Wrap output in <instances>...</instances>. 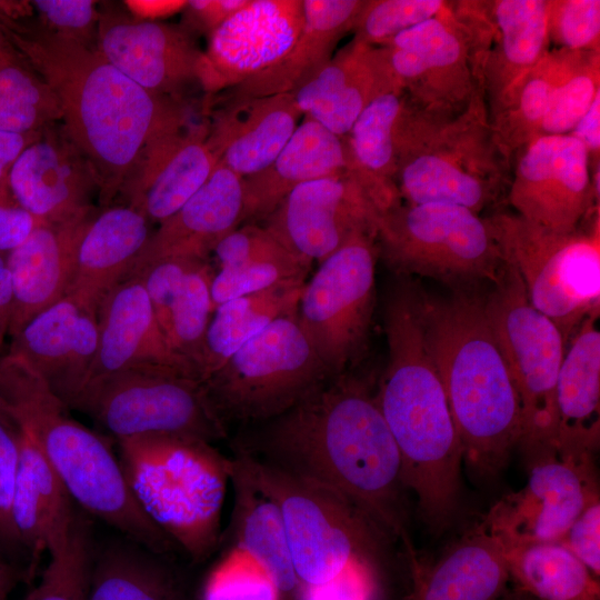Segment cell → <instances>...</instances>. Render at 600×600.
I'll use <instances>...</instances> for the list:
<instances>
[{
    "label": "cell",
    "mask_w": 600,
    "mask_h": 600,
    "mask_svg": "<svg viewBox=\"0 0 600 600\" xmlns=\"http://www.w3.org/2000/svg\"><path fill=\"white\" fill-rule=\"evenodd\" d=\"M243 430L234 451L346 498L417 561L401 458L364 379L351 371L329 377L281 414Z\"/></svg>",
    "instance_id": "6da1fadb"
},
{
    "label": "cell",
    "mask_w": 600,
    "mask_h": 600,
    "mask_svg": "<svg viewBox=\"0 0 600 600\" xmlns=\"http://www.w3.org/2000/svg\"><path fill=\"white\" fill-rule=\"evenodd\" d=\"M8 41L57 97L62 124L89 161L108 208L157 141L183 130L186 111L120 72L94 47L41 22L0 16Z\"/></svg>",
    "instance_id": "7a4b0ae2"
},
{
    "label": "cell",
    "mask_w": 600,
    "mask_h": 600,
    "mask_svg": "<svg viewBox=\"0 0 600 600\" xmlns=\"http://www.w3.org/2000/svg\"><path fill=\"white\" fill-rule=\"evenodd\" d=\"M422 316L463 459L478 477H496L519 444L521 410L483 299L458 291L436 300L423 292Z\"/></svg>",
    "instance_id": "3957f363"
},
{
    "label": "cell",
    "mask_w": 600,
    "mask_h": 600,
    "mask_svg": "<svg viewBox=\"0 0 600 600\" xmlns=\"http://www.w3.org/2000/svg\"><path fill=\"white\" fill-rule=\"evenodd\" d=\"M0 398L14 423L36 438L81 508L157 554L174 549L136 500L109 443L72 419L44 380L7 353L0 356Z\"/></svg>",
    "instance_id": "277c9868"
},
{
    "label": "cell",
    "mask_w": 600,
    "mask_h": 600,
    "mask_svg": "<svg viewBox=\"0 0 600 600\" xmlns=\"http://www.w3.org/2000/svg\"><path fill=\"white\" fill-rule=\"evenodd\" d=\"M130 489L150 520L191 559L219 546L231 458L201 438L152 433L118 440Z\"/></svg>",
    "instance_id": "5b68a950"
},
{
    "label": "cell",
    "mask_w": 600,
    "mask_h": 600,
    "mask_svg": "<svg viewBox=\"0 0 600 600\" xmlns=\"http://www.w3.org/2000/svg\"><path fill=\"white\" fill-rule=\"evenodd\" d=\"M396 187L407 203H449L477 214L496 201L509 174L497 147L483 93L450 117L408 101L396 129Z\"/></svg>",
    "instance_id": "8992f818"
},
{
    "label": "cell",
    "mask_w": 600,
    "mask_h": 600,
    "mask_svg": "<svg viewBox=\"0 0 600 600\" xmlns=\"http://www.w3.org/2000/svg\"><path fill=\"white\" fill-rule=\"evenodd\" d=\"M254 482L278 504L300 589L320 588L359 566L374 564L387 537L340 494L234 451Z\"/></svg>",
    "instance_id": "52a82bcc"
},
{
    "label": "cell",
    "mask_w": 600,
    "mask_h": 600,
    "mask_svg": "<svg viewBox=\"0 0 600 600\" xmlns=\"http://www.w3.org/2000/svg\"><path fill=\"white\" fill-rule=\"evenodd\" d=\"M503 262L518 272L533 308L560 330L564 343L600 307V219L557 232L518 214L487 218Z\"/></svg>",
    "instance_id": "ba28073f"
},
{
    "label": "cell",
    "mask_w": 600,
    "mask_h": 600,
    "mask_svg": "<svg viewBox=\"0 0 600 600\" xmlns=\"http://www.w3.org/2000/svg\"><path fill=\"white\" fill-rule=\"evenodd\" d=\"M329 377L293 313L247 341L202 384L226 428H246L281 414Z\"/></svg>",
    "instance_id": "9c48e42d"
},
{
    "label": "cell",
    "mask_w": 600,
    "mask_h": 600,
    "mask_svg": "<svg viewBox=\"0 0 600 600\" xmlns=\"http://www.w3.org/2000/svg\"><path fill=\"white\" fill-rule=\"evenodd\" d=\"M376 240L398 273L460 284L496 282L504 267L487 218L461 206L400 202L379 213Z\"/></svg>",
    "instance_id": "30bf717a"
},
{
    "label": "cell",
    "mask_w": 600,
    "mask_h": 600,
    "mask_svg": "<svg viewBox=\"0 0 600 600\" xmlns=\"http://www.w3.org/2000/svg\"><path fill=\"white\" fill-rule=\"evenodd\" d=\"M493 284L483 299L484 311L519 397V444L523 453L553 448L556 387L564 340L558 327L531 306L513 267L504 262Z\"/></svg>",
    "instance_id": "8fae6325"
},
{
    "label": "cell",
    "mask_w": 600,
    "mask_h": 600,
    "mask_svg": "<svg viewBox=\"0 0 600 600\" xmlns=\"http://www.w3.org/2000/svg\"><path fill=\"white\" fill-rule=\"evenodd\" d=\"M378 257L376 232L358 233L304 283L298 323L330 377L351 371L367 348Z\"/></svg>",
    "instance_id": "7c38bea8"
},
{
    "label": "cell",
    "mask_w": 600,
    "mask_h": 600,
    "mask_svg": "<svg viewBox=\"0 0 600 600\" xmlns=\"http://www.w3.org/2000/svg\"><path fill=\"white\" fill-rule=\"evenodd\" d=\"M73 409L92 417L117 440L173 433L211 443L228 434L201 381L172 371L129 370L89 383Z\"/></svg>",
    "instance_id": "4fadbf2b"
},
{
    "label": "cell",
    "mask_w": 600,
    "mask_h": 600,
    "mask_svg": "<svg viewBox=\"0 0 600 600\" xmlns=\"http://www.w3.org/2000/svg\"><path fill=\"white\" fill-rule=\"evenodd\" d=\"M528 482L498 500L479 524L504 551L533 543L558 542L599 498L594 458L569 459L553 448L524 453Z\"/></svg>",
    "instance_id": "5bb4252c"
},
{
    "label": "cell",
    "mask_w": 600,
    "mask_h": 600,
    "mask_svg": "<svg viewBox=\"0 0 600 600\" xmlns=\"http://www.w3.org/2000/svg\"><path fill=\"white\" fill-rule=\"evenodd\" d=\"M392 73L417 110L450 117L481 93L468 28L444 9L381 46Z\"/></svg>",
    "instance_id": "9a60e30c"
},
{
    "label": "cell",
    "mask_w": 600,
    "mask_h": 600,
    "mask_svg": "<svg viewBox=\"0 0 600 600\" xmlns=\"http://www.w3.org/2000/svg\"><path fill=\"white\" fill-rule=\"evenodd\" d=\"M549 0L450 1L468 28L488 118L550 49Z\"/></svg>",
    "instance_id": "2e32d148"
},
{
    "label": "cell",
    "mask_w": 600,
    "mask_h": 600,
    "mask_svg": "<svg viewBox=\"0 0 600 600\" xmlns=\"http://www.w3.org/2000/svg\"><path fill=\"white\" fill-rule=\"evenodd\" d=\"M513 160L508 198L524 220L571 232L599 210L588 152L573 136H537Z\"/></svg>",
    "instance_id": "e0dca14e"
},
{
    "label": "cell",
    "mask_w": 600,
    "mask_h": 600,
    "mask_svg": "<svg viewBox=\"0 0 600 600\" xmlns=\"http://www.w3.org/2000/svg\"><path fill=\"white\" fill-rule=\"evenodd\" d=\"M379 210L352 173L304 182L263 220L272 236L307 263H320L353 236L376 232Z\"/></svg>",
    "instance_id": "ac0fdd59"
},
{
    "label": "cell",
    "mask_w": 600,
    "mask_h": 600,
    "mask_svg": "<svg viewBox=\"0 0 600 600\" xmlns=\"http://www.w3.org/2000/svg\"><path fill=\"white\" fill-rule=\"evenodd\" d=\"M304 24L302 0H249L208 38L198 82L217 94L278 63Z\"/></svg>",
    "instance_id": "d6986e66"
},
{
    "label": "cell",
    "mask_w": 600,
    "mask_h": 600,
    "mask_svg": "<svg viewBox=\"0 0 600 600\" xmlns=\"http://www.w3.org/2000/svg\"><path fill=\"white\" fill-rule=\"evenodd\" d=\"M99 12L96 48L133 82L169 97L198 81L203 51L184 28L138 19L111 4Z\"/></svg>",
    "instance_id": "ffe728a7"
},
{
    "label": "cell",
    "mask_w": 600,
    "mask_h": 600,
    "mask_svg": "<svg viewBox=\"0 0 600 600\" xmlns=\"http://www.w3.org/2000/svg\"><path fill=\"white\" fill-rule=\"evenodd\" d=\"M140 369L172 371L199 380L193 367L167 340L141 280L129 278L117 284L98 309V346L84 387Z\"/></svg>",
    "instance_id": "44dd1931"
},
{
    "label": "cell",
    "mask_w": 600,
    "mask_h": 600,
    "mask_svg": "<svg viewBox=\"0 0 600 600\" xmlns=\"http://www.w3.org/2000/svg\"><path fill=\"white\" fill-rule=\"evenodd\" d=\"M98 346V314L64 297L12 337L8 356L23 362L71 408L82 391Z\"/></svg>",
    "instance_id": "7402d4cb"
},
{
    "label": "cell",
    "mask_w": 600,
    "mask_h": 600,
    "mask_svg": "<svg viewBox=\"0 0 600 600\" xmlns=\"http://www.w3.org/2000/svg\"><path fill=\"white\" fill-rule=\"evenodd\" d=\"M8 184L17 202L43 222H59L91 207L93 170L63 124L46 127L12 164Z\"/></svg>",
    "instance_id": "603a6c76"
},
{
    "label": "cell",
    "mask_w": 600,
    "mask_h": 600,
    "mask_svg": "<svg viewBox=\"0 0 600 600\" xmlns=\"http://www.w3.org/2000/svg\"><path fill=\"white\" fill-rule=\"evenodd\" d=\"M97 213L91 206L69 219L43 222L9 252L6 263L12 286L11 338L34 316L67 296L79 246Z\"/></svg>",
    "instance_id": "cb8c5ba5"
},
{
    "label": "cell",
    "mask_w": 600,
    "mask_h": 600,
    "mask_svg": "<svg viewBox=\"0 0 600 600\" xmlns=\"http://www.w3.org/2000/svg\"><path fill=\"white\" fill-rule=\"evenodd\" d=\"M242 211L243 180L218 162L206 183L178 211L159 223L124 279L133 278L164 259L208 261L218 243L241 226Z\"/></svg>",
    "instance_id": "d4e9b609"
},
{
    "label": "cell",
    "mask_w": 600,
    "mask_h": 600,
    "mask_svg": "<svg viewBox=\"0 0 600 600\" xmlns=\"http://www.w3.org/2000/svg\"><path fill=\"white\" fill-rule=\"evenodd\" d=\"M392 91L402 90L386 49L352 39L292 94L303 117L346 137L374 99Z\"/></svg>",
    "instance_id": "484cf974"
},
{
    "label": "cell",
    "mask_w": 600,
    "mask_h": 600,
    "mask_svg": "<svg viewBox=\"0 0 600 600\" xmlns=\"http://www.w3.org/2000/svg\"><path fill=\"white\" fill-rule=\"evenodd\" d=\"M301 117L292 93L216 99L207 142L219 162L243 179L273 161Z\"/></svg>",
    "instance_id": "4316f807"
},
{
    "label": "cell",
    "mask_w": 600,
    "mask_h": 600,
    "mask_svg": "<svg viewBox=\"0 0 600 600\" xmlns=\"http://www.w3.org/2000/svg\"><path fill=\"white\" fill-rule=\"evenodd\" d=\"M207 134V126H201L151 146L121 192L128 206L158 223L178 211L206 183L219 162Z\"/></svg>",
    "instance_id": "83f0119b"
},
{
    "label": "cell",
    "mask_w": 600,
    "mask_h": 600,
    "mask_svg": "<svg viewBox=\"0 0 600 600\" xmlns=\"http://www.w3.org/2000/svg\"><path fill=\"white\" fill-rule=\"evenodd\" d=\"M599 312L589 314L568 341L556 387L553 448L570 459L594 458L600 439Z\"/></svg>",
    "instance_id": "f1b7e54d"
},
{
    "label": "cell",
    "mask_w": 600,
    "mask_h": 600,
    "mask_svg": "<svg viewBox=\"0 0 600 600\" xmlns=\"http://www.w3.org/2000/svg\"><path fill=\"white\" fill-rule=\"evenodd\" d=\"M343 173L354 174L344 137L303 117L273 161L242 179L241 226L264 220L296 187Z\"/></svg>",
    "instance_id": "f546056e"
},
{
    "label": "cell",
    "mask_w": 600,
    "mask_h": 600,
    "mask_svg": "<svg viewBox=\"0 0 600 600\" xmlns=\"http://www.w3.org/2000/svg\"><path fill=\"white\" fill-rule=\"evenodd\" d=\"M304 24L290 51L271 68L217 93L231 100L292 93L333 56L341 38L352 31L364 0H302Z\"/></svg>",
    "instance_id": "4dcf8cb0"
},
{
    "label": "cell",
    "mask_w": 600,
    "mask_h": 600,
    "mask_svg": "<svg viewBox=\"0 0 600 600\" xmlns=\"http://www.w3.org/2000/svg\"><path fill=\"white\" fill-rule=\"evenodd\" d=\"M149 220L130 206L108 207L88 227L78 250L72 283L66 297L97 313L148 241Z\"/></svg>",
    "instance_id": "1f68e13d"
},
{
    "label": "cell",
    "mask_w": 600,
    "mask_h": 600,
    "mask_svg": "<svg viewBox=\"0 0 600 600\" xmlns=\"http://www.w3.org/2000/svg\"><path fill=\"white\" fill-rule=\"evenodd\" d=\"M20 457L12 501V521L20 543L34 558L57 544L76 513L71 497L32 433L18 427Z\"/></svg>",
    "instance_id": "d6a6232c"
},
{
    "label": "cell",
    "mask_w": 600,
    "mask_h": 600,
    "mask_svg": "<svg viewBox=\"0 0 600 600\" xmlns=\"http://www.w3.org/2000/svg\"><path fill=\"white\" fill-rule=\"evenodd\" d=\"M229 482L233 492L230 532L234 548L270 577L280 594L300 591L278 504L236 454L231 458Z\"/></svg>",
    "instance_id": "836d02e7"
},
{
    "label": "cell",
    "mask_w": 600,
    "mask_h": 600,
    "mask_svg": "<svg viewBox=\"0 0 600 600\" xmlns=\"http://www.w3.org/2000/svg\"><path fill=\"white\" fill-rule=\"evenodd\" d=\"M509 578L503 547L478 526L418 580L412 600H496Z\"/></svg>",
    "instance_id": "e575fe53"
},
{
    "label": "cell",
    "mask_w": 600,
    "mask_h": 600,
    "mask_svg": "<svg viewBox=\"0 0 600 600\" xmlns=\"http://www.w3.org/2000/svg\"><path fill=\"white\" fill-rule=\"evenodd\" d=\"M404 103L403 91L378 97L344 137L352 171L380 213L401 202L396 187V129Z\"/></svg>",
    "instance_id": "d590c367"
},
{
    "label": "cell",
    "mask_w": 600,
    "mask_h": 600,
    "mask_svg": "<svg viewBox=\"0 0 600 600\" xmlns=\"http://www.w3.org/2000/svg\"><path fill=\"white\" fill-rule=\"evenodd\" d=\"M306 281L280 282L218 306L206 334L200 381L208 379L231 354L274 320L297 313Z\"/></svg>",
    "instance_id": "8d00e7d4"
},
{
    "label": "cell",
    "mask_w": 600,
    "mask_h": 600,
    "mask_svg": "<svg viewBox=\"0 0 600 600\" xmlns=\"http://www.w3.org/2000/svg\"><path fill=\"white\" fill-rule=\"evenodd\" d=\"M582 52L549 49L489 117L493 140L509 163L539 134L553 92L572 71Z\"/></svg>",
    "instance_id": "74e56055"
},
{
    "label": "cell",
    "mask_w": 600,
    "mask_h": 600,
    "mask_svg": "<svg viewBox=\"0 0 600 600\" xmlns=\"http://www.w3.org/2000/svg\"><path fill=\"white\" fill-rule=\"evenodd\" d=\"M504 552L517 589L534 600H600L598 578L561 543H533Z\"/></svg>",
    "instance_id": "f35d334b"
},
{
    "label": "cell",
    "mask_w": 600,
    "mask_h": 600,
    "mask_svg": "<svg viewBox=\"0 0 600 600\" xmlns=\"http://www.w3.org/2000/svg\"><path fill=\"white\" fill-rule=\"evenodd\" d=\"M157 553L113 546L91 564L87 600H182L177 583Z\"/></svg>",
    "instance_id": "ab89813d"
},
{
    "label": "cell",
    "mask_w": 600,
    "mask_h": 600,
    "mask_svg": "<svg viewBox=\"0 0 600 600\" xmlns=\"http://www.w3.org/2000/svg\"><path fill=\"white\" fill-rule=\"evenodd\" d=\"M61 120L57 97L22 57L0 61V130L34 132Z\"/></svg>",
    "instance_id": "60d3db41"
},
{
    "label": "cell",
    "mask_w": 600,
    "mask_h": 600,
    "mask_svg": "<svg viewBox=\"0 0 600 600\" xmlns=\"http://www.w3.org/2000/svg\"><path fill=\"white\" fill-rule=\"evenodd\" d=\"M212 278L208 261L188 272L172 300L164 329L172 349L193 367L199 380L206 334L213 313Z\"/></svg>",
    "instance_id": "b9f144b4"
},
{
    "label": "cell",
    "mask_w": 600,
    "mask_h": 600,
    "mask_svg": "<svg viewBox=\"0 0 600 600\" xmlns=\"http://www.w3.org/2000/svg\"><path fill=\"white\" fill-rule=\"evenodd\" d=\"M82 518H74L67 534L49 553L40 583L26 600H87L91 557Z\"/></svg>",
    "instance_id": "7bdbcfd3"
},
{
    "label": "cell",
    "mask_w": 600,
    "mask_h": 600,
    "mask_svg": "<svg viewBox=\"0 0 600 600\" xmlns=\"http://www.w3.org/2000/svg\"><path fill=\"white\" fill-rule=\"evenodd\" d=\"M600 92V51H583L552 94L538 136L568 134Z\"/></svg>",
    "instance_id": "ee69618b"
},
{
    "label": "cell",
    "mask_w": 600,
    "mask_h": 600,
    "mask_svg": "<svg viewBox=\"0 0 600 600\" xmlns=\"http://www.w3.org/2000/svg\"><path fill=\"white\" fill-rule=\"evenodd\" d=\"M311 264L299 260H250L219 267L211 281L214 309L234 298L292 280H307Z\"/></svg>",
    "instance_id": "f6af8a7d"
},
{
    "label": "cell",
    "mask_w": 600,
    "mask_h": 600,
    "mask_svg": "<svg viewBox=\"0 0 600 600\" xmlns=\"http://www.w3.org/2000/svg\"><path fill=\"white\" fill-rule=\"evenodd\" d=\"M443 0H367L354 28L353 40L383 46L397 34L438 16Z\"/></svg>",
    "instance_id": "bcb514c9"
},
{
    "label": "cell",
    "mask_w": 600,
    "mask_h": 600,
    "mask_svg": "<svg viewBox=\"0 0 600 600\" xmlns=\"http://www.w3.org/2000/svg\"><path fill=\"white\" fill-rule=\"evenodd\" d=\"M549 44L570 51H600L599 0H549Z\"/></svg>",
    "instance_id": "7dc6e473"
},
{
    "label": "cell",
    "mask_w": 600,
    "mask_h": 600,
    "mask_svg": "<svg viewBox=\"0 0 600 600\" xmlns=\"http://www.w3.org/2000/svg\"><path fill=\"white\" fill-rule=\"evenodd\" d=\"M270 577L241 553L219 563L209 574L202 600H279Z\"/></svg>",
    "instance_id": "c3c4849f"
},
{
    "label": "cell",
    "mask_w": 600,
    "mask_h": 600,
    "mask_svg": "<svg viewBox=\"0 0 600 600\" xmlns=\"http://www.w3.org/2000/svg\"><path fill=\"white\" fill-rule=\"evenodd\" d=\"M32 8L49 30L88 47L97 41L100 12L92 0H33Z\"/></svg>",
    "instance_id": "681fc988"
},
{
    "label": "cell",
    "mask_w": 600,
    "mask_h": 600,
    "mask_svg": "<svg viewBox=\"0 0 600 600\" xmlns=\"http://www.w3.org/2000/svg\"><path fill=\"white\" fill-rule=\"evenodd\" d=\"M19 457L18 426L0 419V546L8 549L20 547L12 521Z\"/></svg>",
    "instance_id": "f907efd6"
},
{
    "label": "cell",
    "mask_w": 600,
    "mask_h": 600,
    "mask_svg": "<svg viewBox=\"0 0 600 600\" xmlns=\"http://www.w3.org/2000/svg\"><path fill=\"white\" fill-rule=\"evenodd\" d=\"M203 260L171 258L158 261L133 278H139L164 333L172 300L188 272Z\"/></svg>",
    "instance_id": "816d5d0a"
},
{
    "label": "cell",
    "mask_w": 600,
    "mask_h": 600,
    "mask_svg": "<svg viewBox=\"0 0 600 600\" xmlns=\"http://www.w3.org/2000/svg\"><path fill=\"white\" fill-rule=\"evenodd\" d=\"M599 578L600 574V498L592 500L558 541Z\"/></svg>",
    "instance_id": "f5cc1de1"
},
{
    "label": "cell",
    "mask_w": 600,
    "mask_h": 600,
    "mask_svg": "<svg viewBox=\"0 0 600 600\" xmlns=\"http://www.w3.org/2000/svg\"><path fill=\"white\" fill-rule=\"evenodd\" d=\"M41 223L17 202L9 184L0 188V253L21 246Z\"/></svg>",
    "instance_id": "db71d44e"
},
{
    "label": "cell",
    "mask_w": 600,
    "mask_h": 600,
    "mask_svg": "<svg viewBox=\"0 0 600 600\" xmlns=\"http://www.w3.org/2000/svg\"><path fill=\"white\" fill-rule=\"evenodd\" d=\"M249 0H191L183 9L184 29L208 37Z\"/></svg>",
    "instance_id": "11a10c76"
},
{
    "label": "cell",
    "mask_w": 600,
    "mask_h": 600,
    "mask_svg": "<svg viewBox=\"0 0 600 600\" xmlns=\"http://www.w3.org/2000/svg\"><path fill=\"white\" fill-rule=\"evenodd\" d=\"M577 138L586 148L590 169L599 168L600 154V92L596 96L591 106L569 133Z\"/></svg>",
    "instance_id": "9f6ffc18"
},
{
    "label": "cell",
    "mask_w": 600,
    "mask_h": 600,
    "mask_svg": "<svg viewBox=\"0 0 600 600\" xmlns=\"http://www.w3.org/2000/svg\"><path fill=\"white\" fill-rule=\"evenodd\" d=\"M42 130L27 133L0 130V188L8 186L12 164L21 152L40 137Z\"/></svg>",
    "instance_id": "6f0895ef"
},
{
    "label": "cell",
    "mask_w": 600,
    "mask_h": 600,
    "mask_svg": "<svg viewBox=\"0 0 600 600\" xmlns=\"http://www.w3.org/2000/svg\"><path fill=\"white\" fill-rule=\"evenodd\" d=\"M188 1L174 0H129L124 1L128 12L142 20L156 21L157 19L182 12Z\"/></svg>",
    "instance_id": "680465c9"
},
{
    "label": "cell",
    "mask_w": 600,
    "mask_h": 600,
    "mask_svg": "<svg viewBox=\"0 0 600 600\" xmlns=\"http://www.w3.org/2000/svg\"><path fill=\"white\" fill-rule=\"evenodd\" d=\"M12 317V286L6 259L0 254V351Z\"/></svg>",
    "instance_id": "91938a15"
},
{
    "label": "cell",
    "mask_w": 600,
    "mask_h": 600,
    "mask_svg": "<svg viewBox=\"0 0 600 600\" xmlns=\"http://www.w3.org/2000/svg\"><path fill=\"white\" fill-rule=\"evenodd\" d=\"M18 580L16 569L0 560V600H7Z\"/></svg>",
    "instance_id": "94428289"
},
{
    "label": "cell",
    "mask_w": 600,
    "mask_h": 600,
    "mask_svg": "<svg viewBox=\"0 0 600 600\" xmlns=\"http://www.w3.org/2000/svg\"><path fill=\"white\" fill-rule=\"evenodd\" d=\"M21 56L12 47L0 28V61L18 59Z\"/></svg>",
    "instance_id": "6125c7cd"
},
{
    "label": "cell",
    "mask_w": 600,
    "mask_h": 600,
    "mask_svg": "<svg viewBox=\"0 0 600 600\" xmlns=\"http://www.w3.org/2000/svg\"><path fill=\"white\" fill-rule=\"evenodd\" d=\"M496 600H534L526 592L516 589L514 591L507 592L506 590Z\"/></svg>",
    "instance_id": "be15d7a7"
},
{
    "label": "cell",
    "mask_w": 600,
    "mask_h": 600,
    "mask_svg": "<svg viewBox=\"0 0 600 600\" xmlns=\"http://www.w3.org/2000/svg\"><path fill=\"white\" fill-rule=\"evenodd\" d=\"M0 419L1 420H4V421H8V422H12L14 423V421L12 420L10 413H9V410H8V407L6 404V402L0 398Z\"/></svg>",
    "instance_id": "e7e4bbea"
}]
</instances>
